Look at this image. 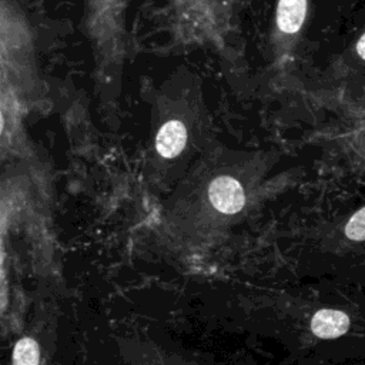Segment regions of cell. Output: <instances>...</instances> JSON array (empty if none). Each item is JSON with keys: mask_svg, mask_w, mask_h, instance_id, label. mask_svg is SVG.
Instances as JSON below:
<instances>
[{"mask_svg": "<svg viewBox=\"0 0 365 365\" xmlns=\"http://www.w3.org/2000/svg\"><path fill=\"white\" fill-rule=\"evenodd\" d=\"M268 168V154L208 145L170 200L165 224L185 244H201L240 220Z\"/></svg>", "mask_w": 365, "mask_h": 365, "instance_id": "obj_1", "label": "cell"}, {"mask_svg": "<svg viewBox=\"0 0 365 365\" xmlns=\"http://www.w3.org/2000/svg\"><path fill=\"white\" fill-rule=\"evenodd\" d=\"M208 113L200 78L178 70L160 87L151 106L148 168L167 177L208 147Z\"/></svg>", "mask_w": 365, "mask_h": 365, "instance_id": "obj_2", "label": "cell"}, {"mask_svg": "<svg viewBox=\"0 0 365 365\" xmlns=\"http://www.w3.org/2000/svg\"><path fill=\"white\" fill-rule=\"evenodd\" d=\"M127 4L128 0H86L81 27L93 53L96 87L104 100L118 96L128 57Z\"/></svg>", "mask_w": 365, "mask_h": 365, "instance_id": "obj_3", "label": "cell"}, {"mask_svg": "<svg viewBox=\"0 0 365 365\" xmlns=\"http://www.w3.org/2000/svg\"><path fill=\"white\" fill-rule=\"evenodd\" d=\"M0 81L9 84L31 110L48 97L37 61L34 34L16 0H0Z\"/></svg>", "mask_w": 365, "mask_h": 365, "instance_id": "obj_4", "label": "cell"}, {"mask_svg": "<svg viewBox=\"0 0 365 365\" xmlns=\"http://www.w3.org/2000/svg\"><path fill=\"white\" fill-rule=\"evenodd\" d=\"M173 43L208 47L227 56L237 14L244 0H165Z\"/></svg>", "mask_w": 365, "mask_h": 365, "instance_id": "obj_5", "label": "cell"}, {"mask_svg": "<svg viewBox=\"0 0 365 365\" xmlns=\"http://www.w3.org/2000/svg\"><path fill=\"white\" fill-rule=\"evenodd\" d=\"M312 0H275L268 50L271 70L287 74L309 23Z\"/></svg>", "mask_w": 365, "mask_h": 365, "instance_id": "obj_6", "label": "cell"}, {"mask_svg": "<svg viewBox=\"0 0 365 365\" xmlns=\"http://www.w3.org/2000/svg\"><path fill=\"white\" fill-rule=\"evenodd\" d=\"M311 329L315 336L332 339L344 335L349 329V318L336 309H319L311 319Z\"/></svg>", "mask_w": 365, "mask_h": 365, "instance_id": "obj_7", "label": "cell"}, {"mask_svg": "<svg viewBox=\"0 0 365 365\" xmlns=\"http://www.w3.org/2000/svg\"><path fill=\"white\" fill-rule=\"evenodd\" d=\"M40 346L30 336L20 338L13 348V365H38Z\"/></svg>", "mask_w": 365, "mask_h": 365, "instance_id": "obj_8", "label": "cell"}, {"mask_svg": "<svg viewBox=\"0 0 365 365\" xmlns=\"http://www.w3.org/2000/svg\"><path fill=\"white\" fill-rule=\"evenodd\" d=\"M364 64H365V31L362 33L361 37L356 38L352 47H349L348 51L341 56L336 64V68H338V73H346Z\"/></svg>", "mask_w": 365, "mask_h": 365, "instance_id": "obj_9", "label": "cell"}, {"mask_svg": "<svg viewBox=\"0 0 365 365\" xmlns=\"http://www.w3.org/2000/svg\"><path fill=\"white\" fill-rule=\"evenodd\" d=\"M345 234L349 240L365 241V207L351 217L345 227Z\"/></svg>", "mask_w": 365, "mask_h": 365, "instance_id": "obj_10", "label": "cell"}]
</instances>
